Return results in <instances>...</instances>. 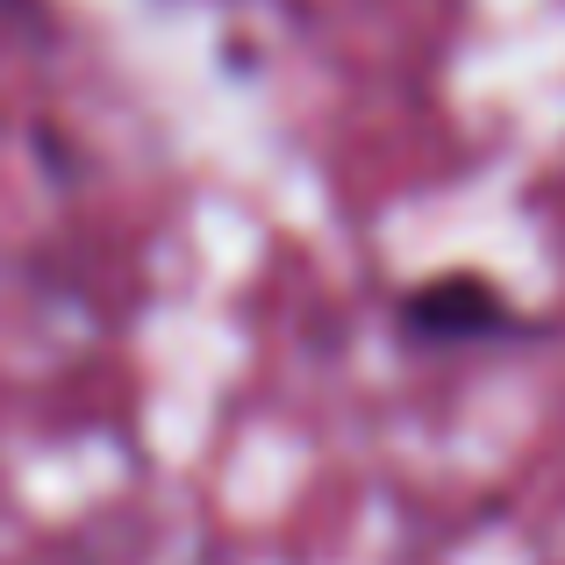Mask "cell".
<instances>
[{
	"mask_svg": "<svg viewBox=\"0 0 565 565\" xmlns=\"http://www.w3.org/2000/svg\"><path fill=\"white\" fill-rule=\"evenodd\" d=\"M509 322H515L509 294L472 273H444L429 287L401 294V337L408 344H494V337H509Z\"/></svg>",
	"mask_w": 565,
	"mask_h": 565,
	"instance_id": "1",
	"label": "cell"
}]
</instances>
